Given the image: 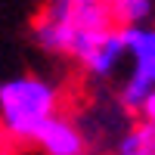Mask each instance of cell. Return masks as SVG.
Returning a JSON list of instances; mask_svg holds the SVG:
<instances>
[{
    "mask_svg": "<svg viewBox=\"0 0 155 155\" xmlns=\"http://www.w3.org/2000/svg\"><path fill=\"white\" fill-rule=\"evenodd\" d=\"M121 41H124V71L115 81L112 96L134 118L146 90L155 87V22L121 28Z\"/></svg>",
    "mask_w": 155,
    "mask_h": 155,
    "instance_id": "3957f363",
    "label": "cell"
},
{
    "mask_svg": "<svg viewBox=\"0 0 155 155\" xmlns=\"http://www.w3.org/2000/svg\"><path fill=\"white\" fill-rule=\"evenodd\" d=\"M81 71V78L93 87H109L121 78L124 71V41H121V28H112L93 34L90 41L74 53V59L68 62Z\"/></svg>",
    "mask_w": 155,
    "mask_h": 155,
    "instance_id": "277c9868",
    "label": "cell"
},
{
    "mask_svg": "<svg viewBox=\"0 0 155 155\" xmlns=\"http://www.w3.org/2000/svg\"><path fill=\"white\" fill-rule=\"evenodd\" d=\"M31 146H34V155H96L81 118L74 112H65V109L59 115H53L37 130Z\"/></svg>",
    "mask_w": 155,
    "mask_h": 155,
    "instance_id": "5b68a950",
    "label": "cell"
},
{
    "mask_svg": "<svg viewBox=\"0 0 155 155\" xmlns=\"http://www.w3.org/2000/svg\"><path fill=\"white\" fill-rule=\"evenodd\" d=\"M65 109V87L50 74L25 71L0 81V143L9 149L31 146L37 130Z\"/></svg>",
    "mask_w": 155,
    "mask_h": 155,
    "instance_id": "6da1fadb",
    "label": "cell"
},
{
    "mask_svg": "<svg viewBox=\"0 0 155 155\" xmlns=\"http://www.w3.org/2000/svg\"><path fill=\"white\" fill-rule=\"evenodd\" d=\"M112 25L109 0H44L31 22V41L44 56L71 62L90 37Z\"/></svg>",
    "mask_w": 155,
    "mask_h": 155,
    "instance_id": "7a4b0ae2",
    "label": "cell"
},
{
    "mask_svg": "<svg viewBox=\"0 0 155 155\" xmlns=\"http://www.w3.org/2000/svg\"><path fill=\"white\" fill-rule=\"evenodd\" d=\"M106 155H155V121L130 118Z\"/></svg>",
    "mask_w": 155,
    "mask_h": 155,
    "instance_id": "52a82bcc",
    "label": "cell"
},
{
    "mask_svg": "<svg viewBox=\"0 0 155 155\" xmlns=\"http://www.w3.org/2000/svg\"><path fill=\"white\" fill-rule=\"evenodd\" d=\"M109 12L118 28L146 25L155 22V0H109Z\"/></svg>",
    "mask_w": 155,
    "mask_h": 155,
    "instance_id": "ba28073f",
    "label": "cell"
},
{
    "mask_svg": "<svg viewBox=\"0 0 155 155\" xmlns=\"http://www.w3.org/2000/svg\"><path fill=\"white\" fill-rule=\"evenodd\" d=\"M134 118H146V121H155V87L146 90V96L140 99V106H137V115Z\"/></svg>",
    "mask_w": 155,
    "mask_h": 155,
    "instance_id": "9c48e42d",
    "label": "cell"
},
{
    "mask_svg": "<svg viewBox=\"0 0 155 155\" xmlns=\"http://www.w3.org/2000/svg\"><path fill=\"white\" fill-rule=\"evenodd\" d=\"M74 115L81 118V124H84V130L90 137V143H93L96 155H106L109 146H112V140L124 130L127 121H130V115L118 106L115 96H93L81 112H74Z\"/></svg>",
    "mask_w": 155,
    "mask_h": 155,
    "instance_id": "8992f818",
    "label": "cell"
}]
</instances>
